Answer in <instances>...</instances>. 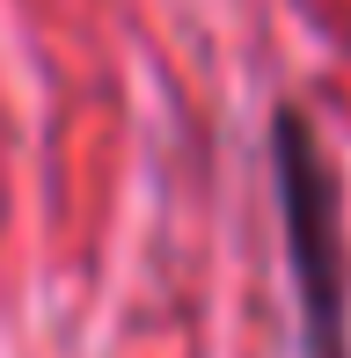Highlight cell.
<instances>
[{"label":"cell","mask_w":351,"mask_h":358,"mask_svg":"<svg viewBox=\"0 0 351 358\" xmlns=\"http://www.w3.org/2000/svg\"><path fill=\"white\" fill-rule=\"evenodd\" d=\"M271 183H278V227L300 300V351L308 358H351V278H344V213L337 176L315 139V124L293 103L271 117Z\"/></svg>","instance_id":"obj_1"}]
</instances>
